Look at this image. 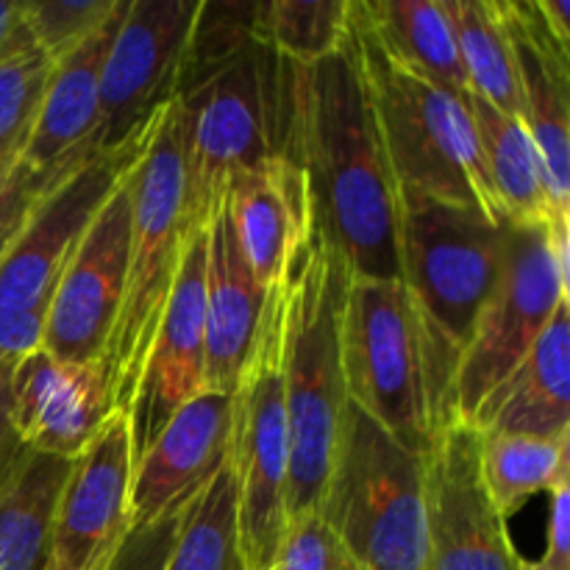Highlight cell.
I'll use <instances>...</instances> for the list:
<instances>
[{"label": "cell", "instance_id": "6da1fadb", "mask_svg": "<svg viewBox=\"0 0 570 570\" xmlns=\"http://www.w3.org/2000/svg\"><path fill=\"white\" fill-rule=\"evenodd\" d=\"M293 154L309 195L312 226L356 278L401 282V198L376 111L351 42L295 65Z\"/></svg>", "mask_w": 570, "mask_h": 570}, {"label": "cell", "instance_id": "7a4b0ae2", "mask_svg": "<svg viewBox=\"0 0 570 570\" xmlns=\"http://www.w3.org/2000/svg\"><path fill=\"white\" fill-rule=\"evenodd\" d=\"M351 271L315 226L295 245L284 293L282 376L289 426L287 518L315 515L326 493L348 404L340 317Z\"/></svg>", "mask_w": 570, "mask_h": 570}, {"label": "cell", "instance_id": "3957f363", "mask_svg": "<svg viewBox=\"0 0 570 570\" xmlns=\"http://www.w3.org/2000/svg\"><path fill=\"white\" fill-rule=\"evenodd\" d=\"M401 198V282L421 326L426 382L440 429L449 390L504 262V223L417 195Z\"/></svg>", "mask_w": 570, "mask_h": 570}, {"label": "cell", "instance_id": "277c9868", "mask_svg": "<svg viewBox=\"0 0 570 570\" xmlns=\"http://www.w3.org/2000/svg\"><path fill=\"white\" fill-rule=\"evenodd\" d=\"M131 245L126 289L100 365L111 410L128 417L142 379L150 343L165 315L187 243V170H184L181 106L173 100L150 122L137 165L131 167Z\"/></svg>", "mask_w": 570, "mask_h": 570}, {"label": "cell", "instance_id": "5b68a950", "mask_svg": "<svg viewBox=\"0 0 570 570\" xmlns=\"http://www.w3.org/2000/svg\"><path fill=\"white\" fill-rule=\"evenodd\" d=\"M348 26L399 195L479 209L499 223L468 92H451L390 61L354 0H348Z\"/></svg>", "mask_w": 570, "mask_h": 570}, {"label": "cell", "instance_id": "8992f818", "mask_svg": "<svg viewBox=\"0 0 570 570\" xmlns=\"http://www.w3.org/2000/svg\"><path fill=\"white\" fill-rule=\"evenodd\" d=\"M293 61L259 42L204 87L176 98L189 226H206L228 178L293 159Z\"/></svg>", "mask_w": 570, "mask_h": 570}, {"label": "cell", "instance_id": "52a82bcc", "mask_svg": "<svg viewBox=\"0 0 570 570\" xmlns=\"http://www.w3.org/2000/svg\"><path fill=\"white\" fill-rule=\"evenodd\" d=\"M317 515L362 570H426V456L348 401Z\"/></svg>", "mask_w": 570, "mask_h": 570}, {"label": "cell", "instance_id": "ba28073f", "mask_svg": "<svg viewBox=\"0 0 570 570\" xmlns=\"http://www.w3.org/2000/svg\"><path fill=\"white\" fill-rule=\"evenodd\" d=\"M345 395L404 449L426 456L440 432L421 326L404 282L348 278L340 317Z\"/></svg>", "mask_w": 570, "mask_h": 570}, {"label": "cell", "instance_id": "9c48e42d", "mask_svg": "<svg viewBox=\"0 0 570 570\" xmlns=\"http://www.w3.org/2000/svg\"><path fill=\"white\" fill-rule=\"evenodd\" d=\"M284 293L271 289L254 351L232 390L228 468L237 479L245 568L273 570L287 534L289 426L282 376Z\"/></svg>", "mask_w": 570, "mask_h": 570}, {"label": "cell", "instance_id": "30bf717a", "mask_svg": "<svg viewBox=\"0 0 570 570\" xmlns=\"http://www.w3.org/2000/svg\"><path fill=\"white\" fill-rule=\"evenodd\" d=\"M568 220L504 223V262L449 390V421L471 426L568 295Z\"/></svg>", "mask_w": 570, "mask_h": 570}, {"label": "cell", "instance_id": "8fae6325", "mask_svg": "<svg viewBox=\"0 0 570 570\" xmlns=\"http://www.w3.org/2000/svg\"><path fill=\"white\" fill-rule=\"evenodd\" d=\"M150 122L120 148L92 150L37 200L20 237L0 265V306L48 312L61 271L142 154Z\"/></svg>", "mask_w": 570, "mask_h": 570}, {"label": "cell", "instance_id": "7c38bea8", "mask_svg": "<svg viewBox=\"0 0 570 570\" xmlns=\"http://www.w3.org/2000/svg\"><path fill=\"white\" fill-rule=\"evenodd\" d=\"M198 0H126L100 70V150L126 145L178 95Z\"/></svg>", "mask_w": 570, "mask_h": 570}, {"label": "cell", "instance_id": "4fadbf2b", "mask_svg": "<svg viewBox=\"0 0 570 570\" xmlns=\"http://www.w3.org/2000/svg\"><path fill=\"white\" fill-rule=\"evenodd\" d=\"M482 434L451 421L426 454V570H518L521 557L479 471Z\"/></svg>", "mask_w": 570, "mask_h": 570}, {"label": "cell", "instance_id": "5bb4252c", "mask_svg": "<svg viewBox=\"0 0 570 570\" xmlns=\"http://www.w3.org/2000/svg\"><path fill=\"white\" fill-rule=\"evenodd\" d=\"M128 176L87 228L50 295L42 348L59 360L98 362L115 328L122 289H126L128 245H131Z\"/></svg>", "mask_w": 570, "mask_h": 570}, {"label": "cell", "instance_id": "9a60e30c", "mask_svg": "<svg viewBox=\"0 0 570 570\" xmlns=\"http://www.w3.org/2000/svg\"><path fill=\"white\" fill-rule=\"evenodd\" d=\"M131 429L111 412L72 460L59 495L48 570H106L131 532Z\"/></svg>", "mask_w": 570, "mask_h": 570}, {"label": "cell", "instance_id": "2e32d148", "mask_svg": "<svg viewBox=\"0 0 570 570\" xmlns=\"http://www.w3.org/2000/svg\"><path fill=\"white\" fill-rule=\"evenodd\" d=\"M206 226L193 228L184 243L176 284L150 343L142 379L128 412L131 456L137 465L156 434L204 387L206 367Z\"/></svg>", "mask_w": 570, "mask_h": 570}, {"label": "cell", "instance_id": "e0dca14e", "mask_svg": "<svg viewBox=\"0 0 570 570\" xmlns=\"http://www.w3.org/2000/svg\"><path fill=\"white\" fill-rule=\"evenodd\" d=\"M515 61L521 122L538 145L557 212L570 206V45L560 42L538 0H495Z\"/></svg>", "mask_w": 570, "mask_h": 570}, {"label": "cell", "instance_id": "ac0fdd59", "mask_svg": "<svg viewBox=\"0 0 570 570\" xmlns=\"http://www.w3.org/2000/svg\"><path fill=\"white\" fill-rule=\"evenodd\" d=\"M111 412L100 360L67 362L37 348L11 371V426L28 451L76 460Z\"/></svg>", "mask_w": 570, "mask_h": 570}, {"label": "cell", "instance_id": "d6986e66", "mask_svg": "<svg viewBox=\"0 0 570 570\" xmlns=\"http://www.w3.org/2000/svg\"><path fill=\"white\" fill-rule=\"evenodd\" d=\"M232 393L200 390L134 465L131 527L184 510L228 460Z\"/></svg>", "mask_w": 570, "mask_h": 570}, {"label": "cell", "instance_id": "ffe728a7", "mask_svg": "<svg viewBox=\"0 0 570 570\" xmlns=\"http://www.w3.org/2000/svg\"><path fill=\"white\" fill-rule=\"evenodd\" d=\"M122 11L126 0L117 3L115 14L98 31L50 61L37 117L20 156L22 165L33 173L53 176L98 150L95 134L100 122V70Z\"/></svg>", "mask_w": 570, "mask_h": 570}, {"label": "cell", "instance_id": "44dd1931", "mask_svg": "<svg viewBox=\"0 0 570 570\" xmlns=\"http://www.w3.org/2000/svg\"><path fill=\"white\" fill-rule=\"evenodd\" d=\"M267 295L245 262L228 215L226 198H217L206 220V367L204 387L232 393L254 351Z\"/></svg>", "mask_w": 570, "mask_h": 570}, {"label": "cell", "instance_id": "7402d4cb", "mask_svg": "<svg viewBox=\"0 0 570 570\" xmlns=\"http://www.w3.org/2000/svg\"><path fill=\"white\" fill-rule=\"evenodd\" d=\"M223 198L250 273L273 289L287 273L295 245L312 228L304 173L295 159H273L228 178Z\"/></svg>", "mask_w": 570, "mask_h": 570}, {"label": "cell", "instance_id": "603a6c76", "mask_svg": "<svg viewBox=\"0 0 570 570\" xmlns=\"http://www.w3.org/2000/svg\"><path fill=\"white\" fill-rule=\"evenodd\" d=\"M482 434H570V301H562L521 365L471 423Z\"/></svg>", "mask_w": 570, "mask_h": 570}, {"label": "cell", "instance_id": "cb8c5ba5", "mask_svg": "<svg viewBox=\"0 0 570 570\" xmlns=\"http://www.w3.org/2000/svg\"><path fill=\"white\" fill-rule=\"evenodd\" d=\"M468 109L476 128L484 176L499 223L551 226L557 220H568V215H560L551 200L549 176L527 126L471 92Z\"/></svg>", "mask_w": 570, "mask_h": 570}, {"label": "cell", "instance_id": "d4e9b609", "mask_svg": "<svg viewBox=\"0 0 570 570\" xmlns=\"http://www.w3.org/2000/svg\"><path fill=\"white\" fill-rule=\"evenodd\" d=\"M354 9L390 61L451 92H468L465 67L440 0H354Z\"/></svg>", "mask_w": 570, "mask_h": 570}, {"label": "cell", "instance_id": "484cf974", "mask_svg": "<svg viewBox=\"0 0 570 570\" xmlns=\"http://www.w3.org/2000/svg\"><path fill=\"white\" fill-rule=\"evenodd\" d=\"M72 460L26 451L0 484V570H48L59 495Z\"/></svg>", "mask_w": 570, "mask_h": 570}, {"label": "cell", "instance_id": "4316f807", "mask_svg": "<svg viewBox=\"0 0 570 570\" xmlns=\"http://www.w3.org/2000/svg\"><path fill=\"white\" fill-rule=\"evenodd\" d=\"M482 434V432H479ZM570 434L560 440L527 434H482L479 471L484 490L504 521L521 512L534 495L568 482Z\"/></svg>", "mask_w": 570, "mask_h": 570}, {"label": "cell", "instance_id": "83f0119b", "mask_svg": "<svg viewBox=\"0 0 570 570\" xmlns=\"http://www.w3.org/2000/svg\"><path fill=\"white\" fill-rule=\"evenodd\" d=\"M454 31L468 92L521 120L515 61L495 0H440Z\"/></svg>", "mask_w": 570, "mask_h": 570}, {"label": "cell", "instance_id": "f1b7e54d", "mask_svg": "<svg viewBox=\"0 0 570 570\" xmlns=\"http://www.w3.org/2000/svg\"><path fill=\"white\" fill-rule=\"evenodd\" d=\"M161 570H248L239 540L237 479L228 462L187 504Z\"/></svg>", "mask_w": 570, "mask_h": 570}, {"label": "cell", "instance_id": "f546056e", "mask_svg": "<svg viewBox=\"0 0 570 570\" xmlns=\"http://www.w3.org/2000/svg\"><path fill=\"white\" fill-rule=\"evenodd\" d=\"M256 33L293 65L337 53L348 37V0H262Z\"/></svg>", "mask_w": 570, "mask_h": 570}, {"label": "cell", "instance_id": "4dcf8cb0", "mask_svg": "<svg viewBox=\"0 0 570 570\" xmlns=\"http://www.w3.org/2000/svg\"><path fill=\"white\" fill-rule=\"evenodd\" d=\"M259 3L243 0H198L193 28H189L187 48H184L178 95H189L204 87L209 78L232 67L239 56L259 45L256 33Z\"/></svg>", "mask_w": 570, "mask_h": 570}, {"label": "cell", "instance_id": "1f68e13d", "mask_svg": "<svg viewBox=\"0 0 570 570\" xmlns=\"http://www.w3.org/2000/svg\"><path fill=\"white\" fill-rule=\"evenodd\" d=\"M48 72V53L37 48L20 17V26L0 50V154L26 145Z\"/></svg>", "mask_w": 570, "mask_h": 570}, {"label": "cell", "instance_id": "d6a6232c", "mask_svg": "<svg viewBox=\"0 0 570 570\" xmlns=\"http://www.w3.org/2000/svg\"><path fill=\"white\" fill-rule=\"evenodd\" d=\"M117 3L120 0H22V26L53 61L98 31Z\"/></svg>", "mask_w": 570, "mask_h": 570}, {"label": "cell", "instance_id": "836d02e7", "mask_svg": "<svg viewBox=\"0 0 570 570\" xmlns=\"http://www.w3.org/2000/svg\"><path fill=\"white\" fill-rule=\"evenodd\" d=\"M273 570H362L345 551L337 534L323 523V518L304 515L287 523L278 562Z\"/></svg>", "mask_w": 570, "mask_h": 570}, {"label": "cell", "instance_id": "e575fe53", "mask_svg": "<svg viewBox=\"0 0 570 570\" xmlns=\"http://www.w3.org/2000/svg\"><path fill=\"white\" fill-rule=\"evenodd\" d=\"M83 159H87V156H83ZM81 161L65 167L61 173H53V176L33 173L31 167H26L22 161L17 165L14 176L9 178V184H6L3 193H0V265H3V259L9 256L11 245L17 243V237H20L22 226H26L28 215H31V209L37 206V200L42 198V195L48 193V189L65 176V173H70L72 167H78Z\"/></svg>", "mask_w": 570, "mask_h": 570}, {"label": "cell", "instance_id": "d590c367", "mask_svg": "<svg viewBox=\"0 0 570 570\" xmlns=\"http://www.w3.org/2000/svg\"><path fill=\"white\" fill-rule=\"evenodd\" d=\"M187 510V507H184ZM184 510L170 512L165 518H156L150 523H137L126 534L122 546L106 570H161L167 557H170L173 540H176L178 523H181Z\"/></svg>", "mask_w": 570, "mask_h": 570}, {"label": "cell", "instance_id": "8d00e7d4", "mask_svg": "<svg viewBox=\"0 0 570 570\" xmlns=\"http://www.w3.org/2000/svg\"><path fill=\"white\" fill-rule=\"evenodd\" d=\"M42 337L45 312L0 306V365L20 362L22 356L42 348Z\"/></svg>", "mask_w": 570, "mask_h": 570}, {"label": "cell", "instance_id": "74e56055", "mask_svg": "<svg viewBox=\"0 0 570 570\" xmlns=\"http://www.w3.org/2000/svg\"><path fill=\"white\" fill-rule=\"evenodd\" d=\"M549 527L540 570H570V484L560 482L549 493Z\"/></svg>", "mask_w": 570, "mask_h": 570}, {"label": "cell", "instance_id": "f35d334b", "mask_svg": "<svg viewBox=\"0 0 570 570\" xmlns=\"http://www.w3.org/2000/svg\"><path fill=\"white\" fill-rule=\"evenodd\" d=\"M14 365L17 362L0 365V484L6 482V476L14 471L17 462L28 451L11 426V371H14Z\"/></svg>", "mask_w": 570, "mask_h": 570}, {"label": "cell", "instance_id": "ab89813d", "mask_svg": "<svg viewBox=\"0 0 570 570\" xmlns=\"http://www.w3.org/2000/svg\"><path fill=\"white\" fill-rule=\"evenodd\" d=\"M540 14L546 17L549 28L560 42L570 45V3L568 0H538Z\"/></svg>", "mask_w": 570, "mask_h": 570}, {"label": "cell", "instance_id": "60d3db41", "mask_svg": "<svg viewBox=\"0 0 570 570\" xmlns=\"http://www.w3.org/2000/svg\"><path fill=\"white\" fill-rule=\"evenodd\" d=\"M20 17H22V0H0V50L6 48L9 37L14 33V28L20 26Z\"/></svg>", "mask_w": 570, "mask_h": 570}, {"label": "cell", "instance_id": "b9f144b4", "mask_svg": "<svg viewBox=\"0 0 570 570\" xmlns=\"http://www.w3.org/2000/svg\"><path fill=\"white\" fill-rule=\"evenodd\" d=\"M20 156H22V148H11L0 154V193H3V187L9 184V178L14 176L17 165H20Z\"/></svg>", "mask_w": 570, "mask_h": 570}, {"label": "cell", "instance_id": "7bdbcfd3", "mask_svg": "<svg viewBox=\"0 0 570 570\" xmlns=\"http://www.w3.org/2000/svg\"><path fill=\"white\" fill-rule=\"evenodd\" d=\"M518 570H540V568H538V562H523L521 560V566H518Z\"/></svg>", "mask_w": 570, "mask_h": 570}]
</instances>
